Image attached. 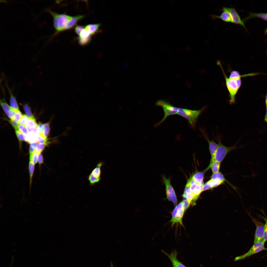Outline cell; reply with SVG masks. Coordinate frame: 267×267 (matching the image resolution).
I'll return each mask as SVG.
<instances>
[{"instance_id": "cell-3", "label": "cell", "mask_w": 267, "mask_h": 267, "mask_svg": "<svg viewBox=\"0 0 267 267\" xmlns=\"http://www.w3.org/2000/svg\"><path fill=\"white\" fill-rule=\"evenodd\" d=\"M49 12L53 18L54 26L57 33L63 31L68 21L72 16L65 14H59L50 10Z\"/></svg>"}, {"instance_id": "cell-12", "label": "cell", "mask_w": 267, "mask_h": 267, "mask_svg": "<svg viewBox=\"0 0 267 267\" xmlns=\"http://www.w3.org/2000/svg\"><path fill=\"white\" fill-rule=\"evenodd\" d=\"M200 131L208 144L209 150L211 156L210 163L208 166L209 168H210L213 163L214 158L218 147V144L215 143L213 140H210L207 134L203 130L201 129Z\"/></svg>"}, {"instance_id": "cell-35", "label": "cell", "mask_w": 267, "mask_h": 267, "mask_svg": "<svg viewBox=\"0 0 267 267\" xmlns=\"http://www.w3.org/2000/svg\"><path fill=\"white\" fill-rule=\"evenodd\" d=\"M18 130L25 135H26L28 133L26 127L23 125H19L18 126Z\"/></svg>"}, {"instance_id": "cell-19", "label": "cell", "mask_w": 267, "mask_h": 267, "mask_svg": "<svg viewBox=\"0 0 267 267\" xmlns=\"http://www.w3.org/2000/svg\"><path fill=\"white\" fill-rule=\"evenodd\" d=\"M101 25L100 23L91 24L86 26L85 27L88 29L92 35H94L102 31L100 29Z\"/></svg>"}, {"instance_id": "cell-2", "label": "cell", "mask_w": 267, "mask_h": 267, "mask_svg": "<svg viewBox=\"0 0 267 267\" xmlns=\"http://www.w3.org/2000/svg\"><path fill=\"white\" fill-rule=\"evenodd\" d=\"M206 108V106H204L198 110L179 108L178 114L186 119L190 126L194 129L196 127L199 117Z\"/></svg>"}, {"instance_id": "cell-41", "label": "cell", "mask_w": 267, "mask_h": 267, "mask_svg": "<svg viewBox=\"0 0 267 267\" xmlns=\"http://www.w3.org/2000/svg\"><path fill=\"white\" fill-rule=\"evenodd\" d=\"M84 28L85 27L83 26L77 25L75 28V31L78 35H79L81 32Z\"/></svg>"}, {"instance_id": "cell-42", "label": "cell", "mask_w": 267, "mask_h": 267, "mask_svg": "<svg viewBox=\"0 0 267 267\" xmlns=\"http://www.w3.org/2000/svg\"><path fill=\"white\" fill-rule=\"evenodd\" d=\"M22 115L20 111L15 113V114L12 119H14L19 122Z\"/></svg>"}, {"instance_id": "cell-7", "label": "cell", "mask_w": 267, "mask_h": 267, "mask_svg": "<svg viewBox=\"0 0 267 267\" xmlns=\"http://www.w3.org/2000/svg\"><path fill=\"white\" fill-rule=\"evenodd\" d=\"M162 177L165 186L167 198L172 201L175 206H176L177 200L174 190L170 183V180L169 178H166L164 176H163Z\"/></svg>"}, {"instance_id": "cell-37", "label": "cell", "mask_w": 267, "mask_h": 267, "mask_svg": "<svg viewBox=\"0 0 267 267\" xmlns=\"http://www.w3.org/2000/svg\"><path fill=\"white\" fill-rule=\"evenodd\" d=\"M37 142L43 143H48L47 140L45 139L43 135L38 134L37 136Z\"/></svg>"}, {"instance_id": "cell-6", "label": "cell", "mask_w": 267, "mask_h": 267, "mask_svg": "<svg viewBox=\"0 0 267 267\" xmlns=\"http://www.w3.org/2000/svg\"><path fill=\"white\" fill-rule=\"evenodd\" d=\"M186 210L182 201L176 206L172 213V218L170 221L172 223L171 226L178 223L183 227L182 218Z\"/></svg>"}, {"instance_id": "cell-13", "label": "cell", "mask_w": 267, "mask_h": 267, "mask_svg": "<svg viewBox=\"0 0 267 267\" xmlns=\"http://www.w3.org/2000/svg\"><path fill=\"white\" fill-rule=\"evenodd\" d=\"M227 9L230 14L232 20V23L240 25L247 30L244 22L243 20H242L235 8L227 7Z\"/></svg>"}, {"instance_id": "cell-20", "label": "cell", "mask_w": 267, "mask_h": 267, "mask_svg": "<svg viewBox=\"0 0 267 267\" xmlns=\"http://www.w3.org/2000/svg\"><path fill=\"white\" fill-rule=\"evenodd\" d=\"M260 18L267 21V13H250L249 15L245 18L243 21L245 22L251 18Z\"/></svg>"}, {"instance_id": "cell-43", "label": "cell", "mask_w": 267, "mask_h": 267, "mask_svg": "<svg viewBox=\"0 0 267 267\" xmlns=\"http://www.w3.org/2000/svg\"><path fill=\"white\" fill-rule=\"evenodd\" d=\"M37 129L38 134L43 135L44 127L43 124H39L37 125Z\"/></svg>"}, {"instance_id": "cell-4", "label": "cell", "mask_w": 267, "mask_h": 267, "mask_svg": "<svg viewBox=\"0 0 267 267\" xmlns=\"http://www.w3.org/2000/svg\"><path fill=\"white\" fill-rule=\"evenodd\" d=\"M156 105L162 107L164 112V115L162 119L155 125V127L159 126L169 116L178 114L179 108L172 105L163 100H159L156 102Z\"/></svg>"}, {"instance_id": "cell-26", "label": "cell", "mask_w": 267, "mask_h": 267, "mask_svg": "<svg viewBox=\"0 0 267 267\" xmlns=\"http://www.w3.org/2000/svg\"><path fill=\"white\" fill-rule=\"evenodd\" d=\"M221 164V162L217 161H214L211 164L210 168H211L213 173L219 172Z\"/></svg>"}, {"instance_id": "cell-28", "label": "cell", "mask_w": 267, "mask_h": 267, "mask_svg": "<svg viewBox=\"0 0 267 267\" xmlns=\"http://www.w3.org/2000/svg\"><path fill=\"white\" fill-rule=\"evenodd\" d=\"M206 183L210 189L216 187L223 183L221 182L213 180L211 179Z\"/></svg>"}, {"instance_id": "cell-10", "label": "cell", "mask_w": 267, "mask_h": 267, "mask_svg": "<svg viewBox=\"0 0 267 267\" xmlns=\"http://www.w3.org/2000/svg\"><path fill=\"white\" fill-rule=\"evenodd\" d=\"M103 164L102 162L99 163L96 167L89 176L88 179L91 185H94L100 180L101 175V168Z\"/></svg>"}, {"instance_id": "cell-48", "label": "cell", "mask_w": 267, "mask_h": 267, "mask_svg": "<svg viewBox=\"0 0 267 267\" xmlns=\"http://www.w3.org/2000/svg\"></svg>"}, {"instance_id": "cell-45", "label": "cell", "mask_w": 267, "mask_h": 267, "mask_svg": "<svg viewBox=\"0 0 267 267\" xmlns=\"http://www.w3.org/2000/svg\"><path fill=\"white\" fill-rule=\"evenodd\" d=\"M111 267H114L113 264L111 262Z\"/></svg>"}, {"instance_id": "cell-46", "label": "cell", "mask_w": 267, "mask_h": 267, "mask_svg": "<svg viewBox=\"0 0 267 267\" xmlns=\"http://www.w3.org/2000/svg\"><path fill=\"white\" fill-rule=\"evenodd\" d=\"M265 32L266 34H267V28L265 30Z\"/></svg>"}, {"instance_id": "cell-34", "label": "cell", "mask_w": 267, "mask_h": 267, "mask_svg": "<svg viewBox=\"0 0 267 267\" xmlns=\"http://www.w3.org/2000/svg\"><path fill=\"white\" fill-rule=\"evenodd\" d=\"M38 153L35 151L31 156H29L30 161H31L35 165L37 162Z\"/></svg>"}, {"instance_id": "cell-27", "label": "cell", "mask_w": 267, "mask_h": 267, "mask_svg": "<svg viewBox=\"0 0 267 267\" xmlns=\"http://www.w3.org/2000/svg\"><path fill=\"white\" fill-rule=\"evenodd\" d=\"M23 109L26 115L29 119L35 120V118L32 113L29 107L27 104H25L24 105Z\"/></svg>"}, {"instance_id": "cell-9", "label": "cell", "mask_w": 267, "mask_h": 267, "mask_svg": "<svg viewBox=\"0 0 267 267\" xmlns=\"http://www.w3.org/2000/svg\"><path fill=\"white\" fill-rule=\"evenodd\" d=\"M251 218L256 226L254 243L262 241L264 234V225L263 223L252 217Z\"/></svg>"}, {"instance_id": "cell-17", "label": "cell", "mask_w": 267, "mask_h": 267, "mask_svg": "<svg viewBox=\"0 0 267 267\" xmlns=\"http://www.w3.org/2000/svg\"><path fill=\"white\" fill-rule=\"evenodd\" d=\"M84 17L83 15H78L72 17L68 21L64 27L63 31L70 29L72 28L79 20L82 19Z\"/></svg>"}, {"instance_id": "cell-39", "label": "cell", "mask_w": 267, "mask_h": 267, "mask_svg": "<svg viewBox=\"0 0 267 267\" xmlns=\"http://www.w3.org/2000/svg\"><path fill=\"white\" fill-rule=\"evenodd\" d=\"M28 119L29 118L26 115H22L19 121V124L23 125L25 126L26 123Z\"/></svg>"}, {"instance_id": "cell-5", "label": "cell", "mask_w": 267, "mask_h": 267, "mask_svg": "<svg viewBox=\"0 0 267 267\" xmlns=\"http://www.w3.org/2000/svg\"><path fill=\"white\" fill-rule=\"evenodd\" d=\"M218 136L216 139L218 142V146L214 158L213 163L215 161L221 163L229 152L236 148L235 145L230 147L224 146L221 142L219 137Z\"/></svg>"}, {"instance_id": "cell-8", "label": "cell", "mask_w": 267, "mask_h": 267, "mask_svg": "<svg viewBox=\"0 0 267 267\" xmlns=\"http://www.w3.org/2000/svg\"><path fill=\"white\" fill-rule=\"evenodd\" d=\"M265 243L263 241L254 243L249 250L244 255L236 257L235 261H238L248 257L262 250L265 249L264 246Z\"/></svg>"}, {"instance_id": "cell-25", "label": "cell", "mask_w": 267, "mask_h": 267, "mask_svg": "<svg viewBox=\"0 0 267 267\" xmlns=\"http://www.w3.org/2000/svg\"><path fill=\"white\" fill-rule=\"evenodd\" d=\"M35 165L32 161L29 160L28 164V170L30 178V190L31 188L33 177L34 172Z\"/></svg>"}, {"instance_id": "cell-24", "label": "cell", "mask_w": 267, "mask_h": 267, "mask_svg": "<svg viewBox=\"0 0 267 267\" xmlns=\"http://www.w3.org/2000/svg\"><path fill=\"white\" fill-rule=\"evenodd\" d=\"M211 179L221 182L223 183L226 181V179L223 174L219 172L213 173L211 176Z\"/></svg>"}, {"instance_id": "cell-32", "label": "cell", "mask_w": 267, "mask_h": 267, "mask_svg": "<svg viewBox=\"0 0 267 267\" xmlns=\"http://www.w3.org/2000/svg\"><path fill=\"white\" fill-rule=\"evenodd\" d=\"M48 143H38L37 144L36 151L38 154L41 153L45 146Z\"/></svg>"}, {"instance_id": "cell-33", "label": "cell", "mask_w": 267, "mask_h": 267, "mask_svg": "<svg viewBox=\"0 0 267 267\" xmlns=\"http://www.w3.org/2000/svg\"><path fill=\"white\" fill-rule=\"evenodd\" d=\"M15 132L21 145L22 141H25V136L18 130H15Z\"/></svg>"}, {"instance_id": "cell-29", "label": "cell", "mask_w": 267, "mask_h": 267, "mask_svg": "<svg viewBox=\"0 0 267 267\" xmlns=\"http://www.w3.org/2000/svg\"><path fill=\"white\" fill-rule=\"evenodd\" d=\"M91 36L88 38H78V42L79 44L81 45H85L89 43L90 42Z\"/></svg>"}, {"instance_id": "cell-31", "label": "cell", "mask_w": 267, "mask_h": 267, "mask_svg": "<svg viewBox=\"0 0 267 267\" xmlns=\"http://www.w3.org/2000/svg\"><path fill=\"white\" fill-rule=\"evenodd\" d=\"M43 125L44 129L43 135L45 139L47 140V137L49 134L50 130L49 123H45L43 124Z\"/></svg>"}, {"instance_id": "cell-18", "label": "cell", "mask_w": 267, "mask_h": 267, "mask_svg": "<svg viewBox=\"0 0 267 267\" xmlns=\"http://www.w3.org/2000/svg\"><path fill=\"white\" fill-rule=\"evenodd\" d=\"M37 125L35 120L29 119L26 123L25 126L28 133L37 134L38 133L37 129Z\"/></svg>"}, {"instance_id": "cell-36", "label": "cell", "mask_w": 267, "mask_h": 267, "mask_svg": "<svg viewBox=\"0 0 267 267\" xmlns=\"http://www.w3.org/2000/svg\"><path fill=\"white\" fill-rule=\"evenodd\" d=\"M37 144V142H36L30 144L29 150V156H31L36 151Z\"/></svg>"}, {"instance_id": "cell-30", "label": "cell", "mask_w": 267, "mask_h": 267, "mask_svg": "<svg viewBox=\"0 0 267 267\" xmlns=\"http://www.w3.org/2000/svg\"><path fill=\"white\" fill-rule=\"evenodd\" d=\"M91 34L88 29L85 27V28L81 32L78 37L85 38L91 36Z\"/></svg>"}, {"instance_id": "cell-44", "label": "cell", "mask_w": 267, "mask_h": 267, "mask_svg": "<svg viewBox=\"0 0 267 267\" xmlns=\"http://www.w3.org/2000/svg\"><path fill=\"white\" fill-rule=\"evenodd\" d=\"M37 162L40 166L44 163V158L42 153L38 154Z\"/></svg>"}, {"instance_id": "cell-40", "label": "cell", "mask_w": 267, "mask_h": 267, "mask_svg": "<svg viewBox=\"0 0 267 267\" xmlns=\"http://www.w3.org/2000/svg\"><path fill=\"white\" fill-rule=\"evenodd\" d=\"M9 122L15 130H18L19 122L14 119H10Z\"/></svg>"}, {"instance_id": "cell-11", "label": "cell", "mask_w": 267, "mask_h": 267, "mask_svg": "<svg viewBox=\"0 0 267 267\" xmlns=\"http://www.w3.org/2000/svg\"><path fill=\"white\" fill-rule=\"evenodd\" d=\"M202 186L196 182L191 177L188 180L185 187H188L197 199L202 192Z\"/></svg>"}, {"instance_id": "cell-16", "label": "cell", "mask_w": 267, "mask_h": 267, "mask_svg": "<svg viewBox=\"0 0 267 267\" xmlns=\"http://www.w3.org/2000/svg\"><path fill=\"white\" fill-rule=\"evenodd\" d=\"M0 104L3 109L7 115L10 119H13L15 113L12 108L9 106L4 99L0 100Z\"/></svg>"}, {"instance_id": "cell-23", "label": "cell", "mask_w": 267, "mask_h": 267, "mask_svg": "<svg viewBox=\"0 0 267 267\" xmlns=\"http://www.w3.org/2000/svg\"><path fill=\"white\" fill-rule=\"evenodd\" d=\"M38 133L35 134L29 133L25 136V141L31 144L37 142Z\"/></svg>"}, {"instance_id": "cell-21", "label": "cell", "mask_w": 267, "mask_h": 267, "mask_svg": "<svg viewBox=\"0 0 267 267\" xmlns=\"http://www.w3.org/2000/svg\"><path fill=\"white\" fill-rule=\"evenodd\" d=\"M10 95V104L11 107L14 109L19 111V106L15 97L13 95L12 91L6 85Z\"/></svg>"}, {"instance_id": "cell-14", "label": "cell", "mask_w": 267, "mask_h": 267, "mask_svg": "<svg viewBox=\"0 0 267 267\" xmlns=\"http://www.w3.org/2000/svg\"><path fill=\"white\" fill-rule=\"evenodd\" d=\"M162 252L166 255L172 264L173 267H186L177 258V252L176 250L172 251L170 254L168 253L165 251Z\"/></svg>"}, {"instance_id": "cell-47", "label": "cell", "mask_w": 267, "mask_h": 267, "mask_svg": "<svg viewBox=\"0 0 267 267\" xmlns=\"http://www.w3.org/2000/svg\"><path fill=\"white\" fill-rule=\"evenodd\" d=\"M265 120L267 122V117H265Z\"/></svg>"}, {"instance_id": "cell-15", "label": "cell", "mask_w": 267, "mask_h": 267, "mask_svg": "<svg viewBox=\"0 0 267 267\" xmlns=\"http://www.w3.org/2000/svg\"><path fill=\"white\" fill-rule=\"evenodd\" d=\"M221 10L222 12L220 15H210V16L213 19H220L225 22L232 23L231 17L227 10V7H223Z\"/></svg>"}, {"instance_id": "cell-22", "label": "cell", "mask_w": 267, "mask_h": 267, "mask_svg": "<svg viewBox=\"0 0 267 267\" xmlns=\"http://www.w3.org/2000/svg\"><path fill=\"white\" fill-rule=\"evenodd\" d=\"M204 177L203 172H198L194 174L191 177L196 182L203 185Z\"/></svg>"}, {"instance_id": "cell-38", "label": "cell", "mask_w": 267, "mask_h": 267, "mask_svg": "<svg viewBox=\"0 0 267 267\" xmlns=\"http://www.w3.org/2000/svg\"><path fill=\"white\" fill-rule=\"evenodd\" d=\"M265 221L264 225V234L263 241L265 243L267 240V218H263Z\"/></svg>"}, {"instance_id": "cell-1", "label": "cell", "mask_w": 267, "mask_h": 267, "mask_svg": "<svg viewBox=\"0 0 267 267\" xmlns=\"http://www.w3.org/2000/svg\"><path fill=\"white\" fill-rule=\"evenodd\" d=\"M217 63L220 67L223 74L226 86L229 93V103L231 105L235 103L236 95L241 85V78L260 74L259 73H253L241 75L238 71L233 70L231 72L229 77H228L224 72L220 62L218 61Z\"/></svg>"}]
</instances>
